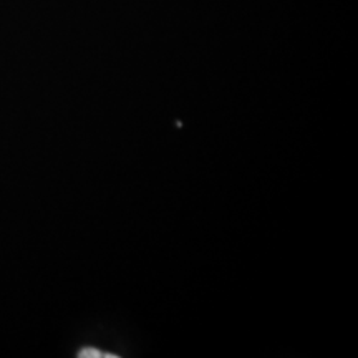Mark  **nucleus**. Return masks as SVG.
<instances>
[{
    "mask_svg": "<svg viewBox=\"0 0 358 358\" xmlns=\"http://www.w3.org/2000/svg\"><path fill=\"white\" fill-rule=\"evenodd\" d=\"M78 357H82V358H93V357H108V358H111V357H118V355H115V353H103L100 348H92V347H85V348H82V350L78 352Z\"/></svg>",
    "mask_w": 358,
    "mask_h": 358,
    "instance_id": "1",
    "label": "nucleus"
}]
</instances>
